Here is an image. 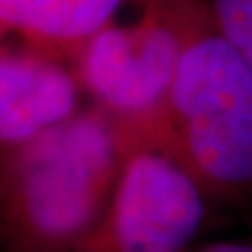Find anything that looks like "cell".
Wrapping results in <instances>:
<instances>
[{"label": "cell", "mask_w": 252, "mask_h": 252, "mask_svg": "<svg viewBox=\"0 0 252 252\" xmlns=\"http://www.w3.org/2000/svg\"><path fill=\"white\" fill-rule=\"evenodd\" d=\"M124 152L120 124L86 112L9 154L0 183L17 223L53 246L82 238L112 202Z\"/></svg>", "instance_id": "6da1fadb"}, {"label": "cell", "mask_w": 252, "mask_h": 252, "mask_svg": "<svg viewBox=\"0 0 252 252\" xmlns=\"http://www.w3.org/2000/svg\"><path fill=\"white\" fill-rule=\"evenodd\" d=\"M210 23L204 0H154L139 21L107 23L80 46V84L103 114L149 132L166 109L185 46Z\"/></svg>", "instance_id": "7a4b0ae2"}, {"label": "cell", "mask_w": 252, "mask_h": 252, "mask_svg": "<svg viewBox=\"0 0 252 252\" xmlns=\"http://www.w3.org/2000/svg\"><path fill=\"white\" fill-rule=\"evenodd\" d=\"M206 219V195L166 149L126 135V152L109 202L118 252H183Z\"/></svg>", "instance_id": "3957f363"}, {"label": "cell", "mask_w": 252, "mask_h": 252, "mask_svg": "<svg viewBox=\"0 0 252 252\" xmlns=\"http://www.w3.org/2000/svg\"><path fill=\"white\" fill-rule=\"evenodd\" d=\"M175 158L206 193L252 191V114L204 112L164 120L145 137Z\"/></svg>", "instance_id": "277c9868"}, {"label": "cell", "mask_w": 252, "mask_h": 252, "mask_svg": "<svg viewBox=\"0 0 252 252\" xmlns=\"http://www.w3.org/2000/svg\"><path fill=\"white\" fill-rule=\"evenodd\" d=\"M80 82L40 51H0V152L6 156L74 118Z\"/></svg>", "instance_id": "5b68a950"}, {"label": "cell", "mask_w": 252, "mask_h": 252, "mask_svg": "<svg viewBox=\"0 0 252 252\" xmlns=\"http://www.w3.org/2000/svg\"><path fill=\"white\" fill-rule=\"evenodd\" d=\"M124 0H0V30H13L42 53L78 49L112 23Z\"/></svg>", "instance_id": "8992f818"}, {"label": "cell", "mask_w": 252, "mask_h": 252, "mask_svg": "<svg viewBox=\"0 0 252 252\" xmlns=\"http://www.w3.org/2000/svg\"><path fill=\"white\" fill-rule=\"evenodd\" d=\"M215 30L252 65V0H204Z\"/></svg>", "instance_id": "52a82bcc"}, {"label": "cell", "mask_w": 252, "mask_h": 252, "mask_svg": "<svg viewBox=\"0 0 252 252\" xmlns=\"http://www.w3.org/2000/svg\"><path fill=\"white\" fill-rule=\"evenodd\" d=\"M198 252H252V244L244 242H215L208 244Z\"/></svg>", "instance_id": "ba28073f"}]
</instances>
